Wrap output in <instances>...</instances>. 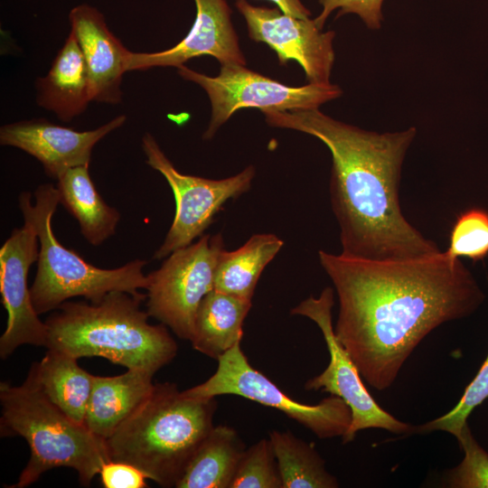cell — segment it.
I'll use <instances>...</instances> for the list:
<instances>
[{"label": "cell", "instance_id": "obj_1", "mask_svg": "<svg viewBox=\"0 0 488 488\" xmlns=\"http://www.w3.org/2000/svg\"><path fill=\"white\" fill-rule=\"evenodd\" d=\"M339 301L334 333L361 377L379 391L434 329L465 318L484 294L459 258L445 251L412 259L370 260L318 252Z\"/></svg>", "mask_w": 488, "mask_h": 488}, {"label": "cell", "instance_id": "obj_2", "mask_svg": "<svg viewBox=\"0 0 488 488\" xmlns=\"http://www.w3.org/2000/svg\"><path fill=\"white\" fill-rule=\"evenodd\" d=\"M274 127L322 141L332 155L330 201L340 228L342 254L370 260H404L441 251L404 216L399 204L402 164L417 129L378 133L319 110L262 112Z\"/></svg>", "mask_w": 488, "mask_h": 488}, {"label": "cell", "instance_id": "obj_3", "mask_svg": "<svg viewBox=\"0 0 488 488\" xmlns=\"http://www.w3.org/2000/svg\"><path fill=\"white\" fill-rule=\"evenodd\" d=\"M145 299L142 293L113 291L98 304L66 301L45 321L46 348L155 373L174 360L178 346L166 325L148 323L141 308Z\"/></svg>", "mask_w": 488, "mask_h": 488}, {"label": "cell", "instance_id": "obj_4", "mask_svg": "<svg viewBox=\"0 0 488 488\" xmlns=\"http://www.w3.org/2000/svg\"><path fill=\"white\" fill-rule=\"evenodd\" d=\"M216 399H193L175 383L150 394L106 439L110 460L128 463L162 487H175L213 426Z\"/></svg>", "mask_w": 488, "mask_h": 488}, {"label": "cell", "instance_id": "obj_5", "mask_svg": "<svg viewBox=\"0 0 488 488\" xmlns=\"http://www.w3.org/2000/svg\"><path fill=\"white\" fill-rule=\"evenodd\" d=\"M0 402L1 436H23L31 451L17 483L8 487H27L61 466L77 471L80 484L88 487L110 461L106 440L52 403L30 373L20 386L1 382Z\"/></svg>", "mask_w": 488, "mask_h": 488}, {"label": "cell", "instance_id": "obj_6", "mask_svg": "<svg viewBox=\"0 0 488 488\" xmlns=\"http://www.w3.org/2000/svg\"><path fill=\"white\" fill-rule=\"evenodd\" d=\"M32 193L23 192L18 205L23 217L34 226L39 240V256L34 281L30 287L33 307L38 314L56 310L68 299L83 296L99 303L108 293L123 291L141 294L148 285L144 267L147 261L136 258L116 268L98 267L77 252L65 248L52 230V218L60 203L56 186L39 185Z\"/></svg>", "mask_w": 488, "mask_h": 488}, {"label": "cell", "instance_id": "obj_7", "mask_svg": "<svg viewBox=\"0 0 488 488\" xmlns=\"http://www.w3.org/2000/svg\"><path fill=\"white\" fill-rule=\"evenodd\" d=\"M216 371L204 382L183 390L193 399L236 395L274 408L311 430L319 438L343 436L352 414L339 397L331 395L316 405L300 403L287 396L266 375L253 368L240 343L220 356Z\"/></svg>", "mask_w": 488, "mask_h": 488}, {"label": "cell", "instance_id": "obj_8", "mask_svg": "<svg viewBox=\"0 0 488 488\" xmlns=\"http://www.w3.org/2000/svg\"><path fill=\"white\" fill-rule=\"evenodd\" d=\"M183 79L196 83L207 93L211 116L203 139L214 136L217 130L237 110L246 108L264 111L314 109L338 99L343 91L335 84L308 83L291 87L247 69L244 65H221L215 77L192 70L184 65L177 68Z\"/></svg>", "mask_w": 488, "mask_h": 488}, {"label": "cell", "instance_id": "obj_9", "mask_svg": "<svg viewBox=\"0 0 488 488\" xmlns=\"http://www.w3.org/2000/svg\"><path fill=\"white\" fill-rule=\"evenodd\" d=\"M224 249L221 233L202 235L195 243L178 249L159 268L146 275V312L190 341L198 307L214 290L215 269Z\"/></svg>", "mask_w": 488, "mask_h": 488}, {"label": "cell", "instance_id": "obj_10", "mask_svg": "<svg viewBox=\"0 0 488 488\" xmlns=\"http://www.w3.org/2000/svg\"><path fill=\"white\" fill-rule=\"evenodd\" d=\"M141 145L145 163L165 178L175 199L174 221L153 256L155 259L165 258L202 237L224 203L247 192L255 176L253 165L219 180L184 174L174 167L150 133L143 136Z\"/></svg>", "mask_w": 488, "mask_h": 488}, {"label": "cell", "instance_id": "obj_11", "mask_svg": "<svg viewBox=\"0 0 488 488\" xmlns=\"http://www.w3.org/2000/svg\"><path fill=\"white\" fill-rule=\"evenodd\" d=\"M333 304L334 291L328 286L318 297L311 296L291 309L292 314L307 317L317 324L330 355L328 366L305 382V389L328 392L349 407L352 421L343 436V443L352 441L358 431L367 428H381L397 435L416 434L417 426L402 422L381 408L365 388L357 366L335 335Z\"/></svg>", "mask_w": 488, "mask_h": 488}, {"label": "cell", "instance_id": "obj_12", "mask_svg": "<svg viewBox=\"0 0 488 488\" xmlns=\"http://www.w3.org/2000/svg\"><path fill=\"white\" fill-rule=\"evenodd\" d=\"M235 6L245 18L249 37L268 45L281 64L295 61L309 83H330L333 31L323 32L314 19L297 18L278 7L254 6L247 0H237Z\"/></svg>", "mask_w": 488, "mask_h": 488}, {"label": "cell", "instance_id": "obj_13", "mask_svg": "<svg viewBox=\"0 0 488 488\" xmlns=\"http://www.w3.org/2000/svg\"><path fill=\"white\" fill-rule=\"evenodd\" d=\"M0 249V293L7 312L6 328L0 338V356L9 357L19 346L47 343V325L36 313L28 287V274L38 260V236L33 224L23 218Z\"/></svg>", "mask_w": 488, "mask_h": 488}, {"label": "cell", "instance_id": "obj_14", "mask_svg": "<svg viewBox=\"0 0 488 488\" xmlns=\"http://www.w3.org/2000/svg\"><path fill=\"white\" fill-rule=\"evenodd\" d=\"M120 115L98 128L77 131L53 124L44 118H33L6 124L0 128V144L19 148L35 157L45 174L58 179L70 168L89 165L95 145L124 125Z\"/></svg>", "mask_w": 488, "mask_h": 488}, {"label": "cell", "instance_id": "obj_15", "mask_svg": "<svg viewBox=\"0 0 488 488\" xmlns=\"http://www.w3.org/2000/svg\"><path fill=\"white\" fill-rule=\"evenodd\" d=\"M196 16L187 35L174 47L157 52H131L127 70L176 67L210 55L221 65H246L226 0H194Z\"/></svg>", "mask_w": 488, "mask_h": 488}, {"label": "cell", "instance_id": "obj_16", "mask_svg": "<svg viewBox=\"0 0 488 488\" xmlns=\"http://www.w3.org/2000/svg\"><path fill=\"white\" fill-rule=\"evenodd\" d=\"M69 21L86 61L91 101L120 103L121 83L130 52L109 30L103 14L96 7L78 5L70 11Z\"/></svg>", "mask_w": 488, "mask_h": 488}, {"label": "cell", "instance_id": "obj_17", "mask_svg": "<svg viewBox=\"0 0 488 488\" xmlns=\"http://www.w3.org/2000/svg\"><path fill=\"white\" fill-rule=\"evenodd\" d=\"M38 106L69 122L82 114L91 101L89 72L72 32L56 54L48 73L35 82Z\"/></svg>", "mask_w": 488, "mask_h": 488}, {"label": "cell", "instance_id": "obj_18", "mask_svg": "<svg viewBox=\"0 0 488 488\" xmlns=\"http://www.w3.org/2000/svg\"><path fill=\"white\" fill-rule=\"evenodd\" d=\"M154 375L141 369H127L111 377L94 375L86 427L97 436L108 439L150 394Z\"/></svg>", "mask_w": 488, "mask_h": 488}, {"label": "cell", "instance_id": "obj_19", "mask_svg": "<svg viewBox=\"0 0 488 488\" xmlns=\"http://www.w3.org/2000/svg\"><path fill=\"white\" fill-rule=\"evenodd\" d=\"M89 165L68 169L57 179L60 203L78 221L80 232L99 246L116 232L119 211L102 199L89 175Z\"/></svg>", "mask_w": 488, "mask_h": 488}, {"label": "cell", "instance_id": "obj_20", "mask_svg": "<svg viewBox=\"0 0 488 488\" xmlns=\"http://www.w3.org/2000/svg\"><path fill=\"white\" fill-rule=\"evenodd\" d=\"M252 303L212 290L201 302L190 340L194 350L218 360L239 343L243 324Z\"/></svg>", "mask_w": 488, "mask_h": 488}, {"label": "cell", "instance_id": "obj_21", "mask_svg": "<svg viewBox=\"0 0 488 488\" xmlns=\"http://www.w3.org/2000/svg\"><path fill=\"white\" fill-rule=\"evenodd\" d=\"M77 360L48 349L29 373L52 403L75 422L85 425L94 375L80 368Z\"/></svg>", "mask_w": 488, "mask_h": 488}, {"label": "cell", "instance_id": "obj_22", "mask_svg": "<svg viewBox=\"0 0 488 488\" xmlns=\"http://www.w3.org/2000/svg\"><path fill=\"white\" fill-rule=\"evenodd\" d=\"M245 450V444L234 428L213 427L175 487L230 488Z\"/></svg>", "mask_w": 488, "mask_h": 488}, {"label": "cell", "instance_id": "obj_23", "mask_svg": "<svg viewBox=\"0 0 488 488\" xmlns=\"http://www.w3.org/2000/svg\"><path fill=\"white\" fill-rule=\"evenodd\" d=\"M283 245L275 234L262 233L235 250L223 249L215 269L214 290L251 301L262 271Z\"/></svg>", "mask_w": 488, "mask_h": 488}, {"label": "cell", "instance_id": "obj_24", "mask_svg": "<svg viewBox=\"0 0 488 488\" xmlns=\"http://www.w3.org/2000/svg\"><path fill=\"white\" fill-rule=\"evenodd\" d=\"M283 488H336L339 483L325 468L313 444L289 431L269 434Z\"/></svg>", "mask_w": 488, "mask_h": 488}, {"label": "cell", "instance_id": "obj_25", "mask_svg": "<svg viewBox=\"0 0 488 488\" xmlns=\"http://www.w3.org/2000/svg\"><path fill=\"white\" fill-rule=\"evenodd\" d=\"M445 252L451 258L484 259L488 255V211L473 207L458 214Z\"/></svg>", "mask_w": 488, "mask_h": 488}, {"label": "cell", "instance_id": "obj_26", "mask_svg": "<svg viewBox=\"0 0 488 488\" xmlns=\"http://www.w3.org/2000/svg\"><path fill=\"white\" fill-rule=\"evenodd\" d=\"M230 488H283L269 438L261 439L246 448Z\"/></svg>", "mask_w": 488, "mask_h": 488}, {"label": "cell", "instance_id": "obj_27", "mask_svg": "<svg viewBox=\"0 0 488 488\" xmlns=\"http://www.w3.org/2000/svg\"><path fill=\"white\" fill-rule=\"evenodd\" d=\"M488 398V353L474 380L465 388L458 403L446 414L426 424L417 426V433L441 430L460 436L472 411Z\"/></svg>", "mask_w": 488, "mask_h": 488}, {"label": "cell", "instance_id": "obj_28", "mask_svg": "<svg viewBox=\"0 0 488 488\" xmlns=\"http://www.w3.org/2000/svg\"><path fill=\"white\" fill-rule=\"evenodd\" d=\"M465 456L445 476L450 488H488V453L474 437L466 422L456 438Z\"/></svg>", "mask_w": 488, "mask_h": 488}, {"label": "cell", "instance_id": "obj_29", "mask_svg": "<svg viewBox=\"0 0 488 488\" xmlns=\"http://www.w3.org/2000/svg\"><path fill=\"white\" fill-rule=\"evenodd\" d=\"M384 0H318L322 5L320 14L314 19L323 30L324 24L335 9H339L336 17L346 14H357L370 29L380 28L383 20L382 5Z\"/></svg>", "mask_w": 488, "mask_h": 488}, {"label": "cell", "instance_id": "obj_30", "mask_svg": "<svg viewBox=\"0 0 488 488\" xmlns=\"http://www.w3.org/2000/svg\"><path fill=\"white\" fill-rule=\"evenodd\" d=\"M99 474L105 488L147 487L146 475L128 463L110 460L102 465Z\"/></svg>", "mask_w": 488, "mask_h": 488}, {"label": "cell", "instance_id": "obj_31", "mask_svg": "<svg viewBox=\"0 0 488 488\" xmlns=\"http://www.w3.org/2000/svg\"><path fill=\"white\" fill-rule=\"evenodd\" d=\"M276 4L277 6L285 14L289 15L307 19L311 15V12L307 9L300 0H269Z\"/></svg>", "mask_w": 488, "mask_h": 488}]
</instances>
